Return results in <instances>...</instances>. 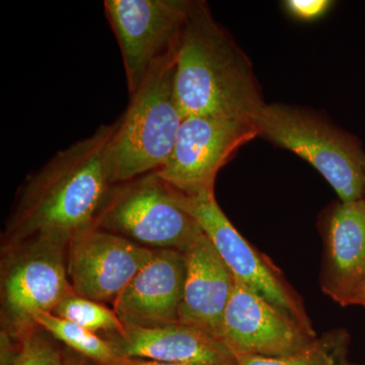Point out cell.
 <instances>
[{
    "label": "cell",
    "instance_id": "16",
    "mask_svg": "<svg viewBox=\"0 0 365 365\" xmlns=\"http://www.w3.org/2000/svg\"><path fill=\"white\" fill-rule=\"evenodd\" d=\"M349 335L345 330H334L316 338L309 346L294 354L280 357L240 356L237 365H357L348 359Z\"/></svg>",
    "mask_w": 365,
    "mask_h": 365
},
{
    "label": "cell",
    "instance_id": "21",
    "mask_svg": "<svg viewBox=\"0 0 365 365\" xmlns=\"http://www.w3.org/2000/svg\"><path fill=\"white\" fill-rule=\"evenodd\" d=\"M111 365H204V364H170V362L155 361V360L141 359H127V357H119L115 360Z\"/></svg>",
    "mask_w": 365,
    "mask_h": 365
},
{
    "label": "cell",
    "instance_id": "23",
    "mask_svg": "<svg viewBox=\"0 0 365 365\" xmlns=\"http://www.w3.org/2000/svg\"><path fill=\"white\" fill-rule=\"evenodd\" d=\"M351 306H361L365 307V278L364 281L360 283L359 288H357L356 292H355L354 295H353Z\"/></svg>",
    "mask_w": 365,
    "mask_h": 365
},
{
    "label": "cell",
    "instance_id": "17",
    "mask_svg": "<svg viewBox=\"0 0 365 365\" xmlns=\"http://www.w3.org/2000/svg\"><path fill=\"white\" fill-rule=\"evenodd\" d=\"M36 326L51 337L66 345L69 349L98 365H111L118 359L109 340L91 332L54 314H41L35 319Z\"/></svg>",
    "mask_w": 365,
    "mask_h": 365
},
{
    "label": "cell",
    "instance_id": "24",
    "mask_svg": "<svg viewBox=\"0 0 365 365\" xmlns=\"http://www.w3.org/2000/svg\"><path fill=\"white\" fill-rule=\"evenodd\" d=\"M364 184H365V157L364 158Z\"/></svg>",
    "mask_w": 365,
    "mask_h": 365
},
{
    "label": "cell",
    "instance_id": "12",
    "mask_svg": "<svg viewBox=\"0 0 365 365\" xmlns=\"http://www.w3.org/2000/svg\"><path fill=\"white\" fill-rule=\"evenodd\" d=\"M186 279V258L176 250H155L148 263L114 300L126 328H153L179 323Z\"/></svg>",
    "mask_w": 365,
    "mask_h": 365
},
{
    "label": "cell",
    "instance_id": "9",
    "mask_svg": "<svg viewBox=\"0 0 365 365\" xmlns=\"http://www.w3.org/2000/svg\"><path fill=\"white\" fill-rule=\"evenodd\" d=\"M172 190L178 205L200 225L235 279L314 331L299 299L272 264L255 250L228 220L216 201L215 194L186 196Z\"/></svg>",
    "mask_w": 365,
    "mask_h": 365
},
{
    "label": "cell",
    "instance_id": "15",
    "mask_svg": "<svg viewBox=\"0 0 365 365\" xmlns=\"http://www.w3.org/2000/svg\"><path fill=\"white\" fill-rule=\"evenodd\" d=\"M184 254L186 279L179 323L220 340L223 316L235 287L234 274L204 234Z\"/></svg>",
    "mask_w": 365,
    "mask_h": 365
},
{
    "label": "cell",
    "instance_id": "1",
    "mask_svg": "<svg viewBox=\"0 0 365 365\" xmlns=\"http://www.w3.org/2000/svg\"><path fill=\"white\" fill-rule=\"evenodd\" d=\"M116 122L58 151L28 178L6 223L9 247L34 237L71 242L95 225L114 186L110 148Z\"/></svg>",
    "mask_w": 365,
    "mask_h": 365
},
{
    "label": "cell",
    "instance_id": "20",
    "mask_svg": "<svg viewBox=\"0 0 365 365\" xmlns=\"http://www.w3.org/2000/svg\"><path fill=\"white\" fill-rule=\"evenodd\" d=\"M283 6L295 20L314 21L323 18L334 6V2L329 0H287Z\"/></svg>",
    "mask_w": 365,
    "mask_h": 365
},
{
    "label": "cell",
    "instance_id": "18",
    "mask_svg": "<svg viewBox=\"0 0 365 365\" xmlns=\"http://www.w3.org/2000/svg\"><path fill=\"white\" fill-rule=\"evenodd\" d=\"M52 314L93 333H118L124 329L114 309H108L102 302L81 297L73 290L57 304Z\"/></svg>",
    "mask_w": 365,
    "mask_h": 365
},
{
    "label": "cell",
    "instance_id": "25",
    "mask_svg": "<svg viewBox=\"0 0 365 365\" xmlns=\"http://www.w3.org/2000/svg\"><path fill=\"white\" fill-rule=\"evenodd\" d=\"M230 365H237V362H235V364H230Z\"/></svg>",
    "mask_w": 365,
    "mask_h": 365
},
{
    "label": "cell",
    "instance_id": "7",
    "mask_svg": "<svg viewBox=\"0 0 365 365\" xmlns=\"http://www.w3.org/2000/svg\"><path fill=\"white\" fill-rule=\"evenodd\" d=\"M193 0H105L121 51L129 97L158 68L176 59Z\"/></svg>",
    "mask_w": 365,
    "mask_h": 365
},
{
    "label": "cell",
    "instance_id": "3",
    "mask_svg": "<svg viewBox=\"0 0 365 365\" xmlns=\"http://www.w3.org/2000/svg\"><path fill=\"white\" fill-rule=\"evenodd\" d=\"M175 66L176 59L153 72L117 120L110 148L113 185L157 172L169 160L185 119L175 90Z\"/></svg>",
    "mask_w": 365,
    "mask_h": 365
},
{
    "label": "cell",
    "instance_id": "6",
    "mask_svg": "<svg viewBox=\"0 0 365 365\" xmlns=\"http://www.w3.org/2000/svg\"><path fill=\"white\" fill-rule=\"evenodd\" d=\"M69 242L34 237L11 246L2 266V324L9 337L21 340L35 328L41 314L53 313L72 292L67 274Z\"/></svg>",
    "mask_w": 365,
    "mask_h": 365
},
{
    "label": "cell",
    "instance_id": "5",
    "mask_svg": "<svg viewBox=\"0 0 365 365\" xmlns=\"http://www.w3.org/2000/svg\"><path fill=\"white\" fill-rule=\"evenodd\" d=\"M95 227L153 250L185 252L203 234L155 172L114 185Z\"/></svg>",
    "mask_w": 365,
    "mask_h": 365
},
{
    "label": "cell",
    "instance_id": "8",
    "mask_svg": "<svg viewBox=\"0 0 365 365\" xmlns=\"http://www.w3.org/2000/svg\"><path fill=\"white\" fill-rule=\"evenodd\" d=\"M256 136L258 129L252 122L186 117L169 160L155 173L184 195L215 194L220 170L235 151Z\"/></svg>",
    "mask_w": 365,
    "mask_h": 365
},
{
    "label": "cell",
    "instance_id": "19",
    "mask_svg": "<svg viewBox=\"0 0 365 365\" xmlns=\"http://www.w3.org/2000/svg\"><path fill=\"white\" fill-rule=\"evenodd\" d=\"M63 357L53 341L32 331L21 338L18 352L9 365H61Z\"/></svg>",
    "mask_w": 365,
    "mask_h": 365
},
{
    "label": "cell",
    "instance_id": "14",
    "mask_svg": "<svg viewBox=\"0 0 365 365\" xmlns=\"http://www.w3.org/2000/svg\"><path fill=\"white\" fill-rule=\"evenodd\" d=\"M115 354L170 364L230 365L232 353L222 341L196 327L175 323L153 328H126L110 334Z\"/></svg>",
    "mask_w": 365,
    "mask_h": 365
},
{
    "label": "cell",
    "instance_id": "13",
    "mask_svg": "<svg viewBox=\"0 0 365 365\" xmlns=\"http://www.w3.org/2000/svg\"><path fill=\"white\" fill-rule=\"evenodd\" d=\"M323 235L322 290L341 307L351 306L365 278V198L331 207Z\"/></svg>",
    "mask_w": 365,
    "mask_h": 365
},
{
    "label": "cell",
    "instance_id": "2",
    "mask_svg": "<svg viewBox=\"0 0 365 365\" xmlns=\"http://www.w3.org/2000/svg\"><path fill=\"white\" fill-rule=\"evenodd\" d=\"M182 116L254 123L265 106L251 62L204 1L192 2L175 66Z\"/></svg>",
    "mask_w": 365,
    "mask_h": 365
},
{
    "label": "cell",
    "instance_id": "22",
    "mask_svg": "<svg viewBox=\"0 0 365 365\" xmlns=\"http://www.w3.org/2000/svg\"><path fill=\"white\" fill-rule=\"evenodd\" d=\"M61 365H98L93 364L91 360L83 356H72V355L64 354L63 361Z\"/></svg>",
    "mask_w": 365,
    "mask_h": 365
},
{
    "label": "cell",
    "instance_id": "4",
    "mask_svg": "<svg viewBox=\"0 0 365 365\" xmlns=\"http://www.w3.org/2000/svg\"><path fill=\"white\" fill-rule=\"evenodd\" d=\"M254 124L259 136L292 151L318 170L340 201L365 198V153L351 134L313 112L283 104L264 106Z\"/></svg>",
    "mask_w": 365,
    "mask_h": 365
},
{
    "label": "cell",
    "instance_id": "11",
    "mask_svg": "<svg viewBox=\"0 0 365 365\" xmlns=\"http://www.w3.org/2000/svg\"><path fill=\"white\" fill-rule=\"evenodd\" d=\"M153 253L155 250L93 225L74 235L67 247L72 290L95 302H114Z\"/></svg>",
    "mask_w": 365,
    "mask_h": 365
},
{
    "label": "cell",
    "instance_id": "10",
    "mask_svg": "<svg viewBox=\"0 0 365 365\" xmlns=\"http://www.w3.org/2000/svg\"><path fill=\"white\" fill-rule=\"evenodd\" d=\"M316 338L314 331L235 279L220 333V341L235 359L287 356Z\"/></svg>",
    "mask_w": 365,
    "mask_h": 365
}]
</instances>
